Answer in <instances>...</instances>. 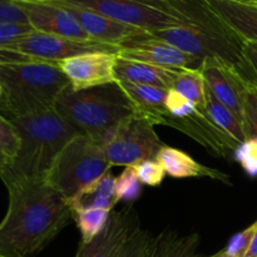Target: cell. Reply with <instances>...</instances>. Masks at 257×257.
<instances>
[{
	"label": "cell",
	"mask_w": 257,
	"mask_h": 257,
	"mask_svg": "<svg viewBox=\"0 0 257 257\" xmlns=\"http://www.w3.org/2000/svg\"><path fill=\"white\" fill-rule=\"evenodd\" d=\"M33 60L30 58L24 57L17 52L7 49V48H0V64H9V63H20Z\"/></svg>",
	"instance_id": "cell-36"
},
{
	"label": "cell",
	"mask_w": 257,
	"mask_h": 257,
	"mask_svg": "<svg viewBox=\"0 0 257 257\" xmlns=\"http://www.w3.org/2000/svg\"><path fill=\"white\" fill-rule=\"evenodd\" d=\"M210 92L242 123L247 84L238 68L221 58H206L198 67Z\"/></svg>",
	"instance_id": "cell-9"
},
{
	"label": "cell",
	"mask_w": 257,
	"mask_h": 257,
	"mask_svg": "<svg viewBox=\"0 0 257 257\" xmlns=\"http://www.w3.org/2000/svg\"><path fill=\"white\" fill-rule=\"evenodd\" d=\"M205 3L243 42L257 43V4L235 0H205Z\"/></svg>",
	"instance_id": "cell-16"
},
{
	"label": "cell",
	"mask_w": 257,
	"mask_h": 257,
	"mask_svg": "<svg viewBox=\"0 0 257 257\" xmlns=\"http://www.w3.org/2000/svg\"><path fill=\"white\" fill-rule=\"evenodd\" d=\"M256 228L257 220L252 223V225L246 227L245 230L233 235L232 237L230 238V241H228L227 246L223 248L225 255L227 257H245L248 251V247H250L251 245L253 235H255L256 232Z\"/></svg>",
	"instance_id": "cell-30"
},
{
	"label": "cell",
	"mask_w": 257,
	"mask_h": 257,
	"mask_svg": "<svg viewBox=\"0 0 257 257\" xmlns=\"http://www.w3.org/2000/svg\"><path fill=\"white\" fill-rule=\"evenodd\" d=\"M35 32L75 40H90L77 18L65 8L48 0H15Z\"/></svg>",
	"instance_id": "cell-12"
},
{
	"label": "cell",
	"mask_w": 257,
	"mask_h": 257,
	"mask_svg": "<svg viewBox=\"0 0 257 257\" xmlns=\"http://www.w3.org/2000/svg\"><path fill=\"white\" fill-rule=\"evenodd\" d=\"M173 89L195 103L200 110L206 107V82L198 68H183L180 70Z\"/></svg>",
	"instance_id": "cell-23"
},
{
	"label": "cell",
	"mask_w": 257,
	"mask_h": 257,
	"mask_svg": "<svg viewBox=\"0 0 257 257\" xmlns=\"http://www.w3.org/2000/svg\"><path fill=\"white\" fill-rule=\"evenodd\" d=\"M243 58L250 65L252 72L257 77V43L256 42H243L242 47Z\"/></svg>",
	"instance_id": "cell-35"
},
{
	"label": "cell",
	"mask_w": 257,
	"mask_h": 257,
	"mask_svg": "<svg viewBox=\"0 0 257 257\" xmlns=\"http://www.w3.org/2000/svg\"><path fill=\"white\" fill-rule=\"evenodd\" d=\"M115 53L93 52L62 59L57 63L74 90L89 89L117 82Z\"/></svg>",
	"instance_id": "cell-11"
},
{
	"label": "cell",
	"mask_w": 257,
	"mask_h": 257,
	"mask_svg": "<svg viewBox=\"0 0 257 257\" xmlns=\"http://www.w3.org/2000/svg\"><path fill=\"white\" fill-rule=\"evenodd\" d=\"M117 55L124 59L173 69L198 68L201 64L197 58L153 37L151 33H143L125 40L119 45Z\"/></svg>",
	"instance_id": "cell-10"
},
{
	"label": "cell",
	"mask_w": 257,
	"mask_h": 257,
	"mask_svg": "<svg viewBox=\"0 0 257 257\" xmlns=\"http://www.w3.org/2000/svg\"><path fill=\"white\" fill-rule=\"evenodd\" d=\"M143 183L138 178L135 166L125 167L118 177H115V200L117 202L135 203L142 196Z\"/></svg>",
	"instance_id": "cell-26"
},
{
	"label": "cell",
	"mask_w": 257,
	"mask_h": 257,
	"mask_svg": "<svg viewBox=\"0 0 257 257\" xmlns=\"http://www.w3.org/2000/svg\"><path fill=\"white\" fill-rule=\"evenodd\" d=\"M9 205L0 222V257H33L73 221L69 202L47 182L8 187Z\"/></svg>",
	"instance_id": "cell-1"
},
{
	"label": "cell",
	"mask_w": 257,
	"mask_h": 257,
	"mask_svg": "<svg viewBox=\"0 0 257 257\" xmlns=\"http://www.w3.org/2000/svg\"><path fill=\"white\" fill-rule=\"evenodd\" d=\"M7 49L17 52L24 57L39 62H48L57 64L59 60L75 57L79 54L93 52H107L117 54L119 47L94 40H75L57 35L44 34L40 32H32L30 34L20 38Z\"/></svg>",
	"instance_id": "cell-8"
},
{
	"label": "cell",
	"mask_w": 257,
	"mask_h": 257,
	"mask_svg": "<svg viewBox=\"0 0 257 257\" xmlns=\"http://www.w3.org/2000/svg\"><path fill=\"white\" fill-rule=\"evenodd\" d=\"M165 105L168 114L173 118H187L198 112V107L195 103L173 88L167 90Z\"/></svg>",
	"instance_id": "cell-28"
},
{
	"label": "cell",
	"mask_w": 257,
	"mask_h": 257,
	"mask_svg": "<svg viewBox=\"0 0 257 257\" xmlns=\"http://www.w3.org/2000/svg\"><path fill=\"white\" fill-rule=\"evenodd\" d=\"M68 202L72 211L82 207H95L112 212L118 203L115 200V177L112 171L109 170L97 181L85 186Z\"/></svg>",
	"instance_id": "cell-21"
},
{
	"label": "cell",
	"mask_w": 257,
	"mask_h": 257,
	"mask_svg": "<svg viewBox=\"0 0 257 257\" xmlns=\"http://www.w3.org/2000/svg\"><path fill=\"white\" fill-rule=\"evenodd\" d=\"M20 146L10 167L0 173L8 187L24 183L47 182L48 175L63 148L78 136L79 128L57 110L12 118Z\"/></svg>",
	"instance_id": "cell-2"
},
{
	"label": "cell",
	"mask_w": 257,
	"mask_h": 257,
	"mask_svg": "<svg viewBox=\"0 0 257 257\" xmlns=\"http://www.w3.org/2000/svg\"><path fill=\"white\" fill-rule=\"evenodd\" d=\"M236 162L250 177L257 176V138H247L233 153Z\"/></svg>",
	"instance_id": "cell-29"
},
{
	"label": "cell",
	"mask_w": 257,
	"mask_h": 257,
	"mask_svg": "<svg viewBox=\"0 0 257 257\" xmlns=\"http://www.w3.org/2000/svg\"><path fill=\"white\" fill-rule=\"evenodd\" d=\"M210 257H227L225 255V252H223V250H221L220 252H216L215 255H212V256H210Z\"/></svg>",
	"instance_id": "cell-38"
},
{
	"label": "cell",
	"mask_w": 257,
	"mask_h": 257,
	"mask_svg": "<svg viewBox=\"0 0 257 257\" xmlns=\"http://www.w3.org/2000/svg\"><path fill=\"white\" fill-rule=\"evenodd\" d=\"M2 95H3V88L2 85H0V100H2Z\"/></svg>",
	"instance_id": "cell-39"
},
{
	"label": "cell",
	"mask_w": 257,
	"mask_h": 257,
	"mask_svg": "<svg viewBox=\"0 0 257 257\" xmlns=\"http://www.w3.org/2000/svg\"><path fill=\"white\" fill-rule=\"evenodd\" d=\"M0 109L8 119L54 110L69 80L57 64L39 60L0 64Z\"/></svg>",
	"instance_id": "cell-3"
},
{
	"label": "cell",
	"mask_w": 257,
	"mask_h": 257,
	"mask_svg": "<svg viewBox=\"0 0 257 257\" xmlns=\"http://www.w3.org/2000/svg\"><path fill=\"white\" fill-rule=\"evenodd\" d=\"M32 32H34V29L29 24L0 23V48H7Z\"/></svg>",
	"instance_id": "cell-33"
},
{
	"label": "cell",
	"mask_w": 257,
	"mask_h": 257,
	"mask_svg": "<svg viewBox=\"0 0 257 257\" xmlns=\"http://www.w3.org/2000/svg\"><path fill=\"white\" fill-rule=\"evenodd\" d=\"M205 112L208 115V118L220 130H222L226 135H228L232 140H235L238 145H241V143L247 140L245 131H243L242 123L238 120V118L230 109H227L222 103L216 99L215 95L207 88V85H206Z\"/></svg>",
	"instance_id": "cell-22"
},
{
	"label": "cell",
	"mask_w": 257,
	"mask_h": 257,
	"mask_svg": "<svg viewBox=\"0 0 257 257\" xmlns=\"http://www.w3.org/2000/svg\"><path fill=\"white\" fill-rule=\"evenodd\" d=\"M0 23L29 24L24 10L15 0H0Z\"/></svg>",
	"instance_id": "cell-34"
},
{
	"label": "cell",
	"mask_w": 257,
	"mask_h": 257,
	"mask_svg": "<svg viewBox=\"0 0 257 257\" xmlns=\"http://www.w3.org/2000/svg\"><path fill=\"white\" fill-rule=\"evenodd\" d=\"M140 218L132 206L122 211L113 210L104 230L89 242H80L75 257H119Z\"/></svg>",
	"instance_id": "cell-13"
},
{
	"label": "cell",
	"mask_w": 257,
	"mask_h": 257,
	"mask_svg": "<svg viewBox=\"0 0 257 257\" xmlns=\"http://www.w3.org/2000/svg\"><path fill=\"white\" fill-rule=\"evenodd\" d=\"M135 107V113L147 118L153 124L163 125V118L167 114L165 100L167 89L130 82H118Z\"/></svg>",
	"instance_id": "cell-19"
},
{
	"label": "cell",
	"mask_w": 257,
	"mask_h": 257,
	"mask_svg": "<svg viewBox=\"0 0 257 257\" xmlns=\"http://www.w3.org/2000/svg\"><path fill=\"white\" fill-rule=\"evenodd\" d=\"M19 146V135L12 120L0 115V173L14 162Z\"/></svg>",
	"instance_id": "cell-25"
},
{
	"label": "cell",
	"mask_w": 257,
	"mask_h": 257,
	"mask_svg": "<svg viewBox=\"0 0 257 257\" xmlns=\"http://www.w3.org/2000/svg\"><path fill=\"white\" fill-rule=\"evenodd\" d=\"M155 124L133 113L102 137V146L112 166H137L147 160H156L165 147L155 131Z\"/></svg>",
	"instance_id": "cell-7"
},
{
	"label": "cell",
	"mask_w": 257,
	"mask_h": 257,
	"mask_svg": "<svg viewBox=\"0 0 257 257\" xmlns=\"http://www.w3.org/2000/svg\"><path fill=\"white\" fill-rule=\"evenodd\" d=\"M110 167L102 143L83 133L63 148L48 175L47 183L70 201Z\"/></svg>",
	"instance_id": "cell-5"
},
{
	"label": "cell",
	"mask_w": 257,
	"mask_h": 257,
	"mask_svg": "<svg viewBox=\"0 0 257 257\" xmlns=\"http://www.w3.org/2000/svg\"><path fill=\"white\" fill-rule=\"evenodd\" d=\"M55 110L84 135L102 143L105 132L135 113V107L118 82L89 89L65 88Z\"/></svg>",
	"instance_id": "cell-4"
},
{
	"label": "cell",
	"mask_w": 257,
	"mask_h": 257,
	"mask_svg": "<svg viewBox=\"0 0 257 257\" xmlns=\"http://www.w3.org/2000/svg\"><path fill=\"white\" fill-rule=\"evenodd\" d=\"M156 160L163 166L166 173L172 178L206 177L210 180L220 181L226 185L231 183L230 176L197 162L188 153L183 152L178 148L165 146L160 151Z\"/></svg>",
	"instance_id": "cell-17"
},
{
	"label": "cell",
	"mask_w": 257,
	"mask_h": 257,
	"mask_svg": "<svg viewBox=\"0 0 257 257\" xmlns=\"http://www.w3.org/2000/svg\"><path fill=\"white\" fill-rule=\"evenodd\" d=\"M201 237L198 233L180 235L175 230H163L152 237L146 257H205L200 252Z\"/></svg>",
	"instance_id": "cell-20"
},
{
	"label": "cell",
	"mask_w": 257,
	"mask_h": 257,
	"mask_svg": "<svg viewBox=\"0 0 257 257\" xmlns=\"http://www.w3.org/2000/svg\"><path fill=\"white\" fill-rule=\"evenodd\" d=\"M152 237L153 236L148 231L142 230L141 226H138L128 238L119 257H146Z\"/></svg>",
	"instance_id": "cell-32"
},
{
	"label": "cell",
	"mask_w": 257,
	"mask_h": 257,
	"mask_svg": "<svg viewBox=\"0 0 257 257\" xmlns=\"http://www.w3.org/2000/svg\"><path fill=\"white\" fill-rule=\"evenodd\" d=\"M181 69L160 67L150 63L136 62L118 57L115 63L117 82H130L171 89Z\"/></svg>",
	"instance_id": "cell-18"
},
{
	"label": "cell",
	"mask_w": 257,
	"mask_h": 257,
	"mask_svg": "<svg viewBox=\"0 0 257 257\" xmlns=\"http://www.w3.org/2000/svg\"><path fill=\"white\" fill-rule=\"evenodd\" d=\"M138 178L143 185L158 187L166 177V171L157 160H147L135 166Z\"/></svg>",
	"instance_id": "cell-31"
},
{
	"label": "cell",
	"mask_w": 257,
	"mask_h": 257,
	"mask_svg": "<svg viewBox=\"0 0 257 257\" xmlns=\"http://www.w3.org/2000/svg\"><path fill=\"white\" fill-rule=\"evenodd\" d=\"M242 127L246 138H257V85L247 84L243 99Z\"/></svg>",
	"instance_id": "cell-27"
},
{
	"label": "cell",
	"mask_w": 257,
	"mask_h": 257,
	"mask_svg": "<svg viewBox=\"0 0 257 257\" xmlns=\"http://www.w3.org/2000/svg\"><path fill=\"white\" fill-rule=\"evenodd\" d=\"M72 212L73 221L77 225L82 237L80 242H89L97 237L104 230L110 216L109 211L95 207L77 208Z\"/></svg>",
	"instance_id": "cell-24"
},
{
	"label": "cell",
	"mask_w": 257,
	"mask_h": 257,
	"mask_svg": "<svg viewBox=\"0 0 257 257\" xmlns=\"http://www.w3.org/2000/svg\"><path fill=\"white\" fill-rule=\"evenodd\" d=\"M93 10L109 19L145 32L192 25L195 23L178 12L168 0H49Z\"/></svg>",
	"instance_id": "cell-6"
},
{
	"label": "cell",
	"mask_w": 257,
	"mask_h": 257,
	"mask_svg": "<svg viewBox=\"0 0 257 257\" xmlns=\"http://www.w3.org/2000/svg\"><path fill=\"white\" fill-rule=\"evenodd\" d=\"M163 125H168L185 133L217 157L227 158L230 155H233L236 148L240 146L220 130L208 118L205 110L198 109L197 113L187 118H173L167 113L163 118Z\"/></svg>",
	"instance_id": "cell-14"
},
{
	"label": "cell",
	"mask_w": 257,
	"mask_h": 257,
	"mask_svg": "<svg viewBox=\"0 0 257 257\" xmlns=\"http://www.w3.org/2000/svg\"><path fill=\"white\" fill-rule=\"evenodd\" d=\"M49 2V0H48ZM57 4L62 5L63 8L72 13L84 32L87 33L90 40L94 42L105 43V44H113L119 47L122 43L130 38L136 37V35L143 34L145 32L138 28L131 27V25L123 24V23L115 22V20L109 19V18L104 17V15L95 13L93 10L84 9V8L75 7V5L67 4V3L62 2H53Z\"/></svg>",
	"instance_id": "cell-15"
},
{
	"label": "cell",
	"mask_w": 257,
	"mask_h": 257,
	"mask_svg": "<svg viewBox=\"0 0 257 257\" xmlns=\"http://www.w3.org/2000/svg\"><path fill=\"white\" fill-rule=\"evenodd\" d=\"M245 257H257V228H256L255 235H253L252 241H251L250 247H248L247 253H246Z\"/></svg>",
	"instance_id": "cell-37"
}]
</instances>
